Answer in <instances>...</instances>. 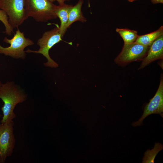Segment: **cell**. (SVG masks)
<instances>
[{
    "mask_svg": "<svg viewBox=\"0 0 163 163\" xmlns=\"http://www.w3.org/2000/svg\"><path fill=\"white\" fill-rule=\"evenodd\" d=\"M27 95L23 89L13 82H7L0 87V98L4 102L2 107L3 116L1 123L13 120L16 117L14 112L16 106L25 101Z\"/></svg>",
    "mask_w": 163,
    "mask_h": 163,
    "instance_id": "cell-1",
    "label": "cell"
},
{
    "mask_svg": "<svg viewBox=\"0 0 163 163\" xmlns=\"http://www.w3.org/2000/svg\"><path fill=\"white\" fill-rule=\"evenodd\" d=\"M57 5L49 0H26L25 8L28 18L37 22H46L57 18L55 11Z\"/></svg>",
    "mask_w": 163,
    "mask_h": 163,
    "instance_id": "cell-2",
    "label": "cell"
},
{
    "mask_svg": "<svg viewBox=\"0 0 163 163\" xmlns=\"http://www.w3.org/2000/svg\"><path fill=\"white\" fill-rule=\"evenodd\" d=\"M62 37L59 31V27L56 25L53 29L45 32L42 37L38 39L37 44L40 47L38 50H32L28 49L25 52L41 54L47 60L46 62L44 63L45 66L52 68L57 67L58 65L51 58L49 51L54 45L62 40Z\"/></svg>",
    "mask_w": 163,
    "mask_h": 163,
    "instance_id": "cell-3",
    "label": "cell"
},
{
    "mask_svg": "<svg viewBox=\"0 0 163 163\" xmlns=\"http://www.w3.org/2000/svg\"><path fill=\"white\" fill-rule=\"evenodd\" d=\"M3 41L10 45L6 47L0 45V54L16 59H24L26 57L24 49L34 44L32 40L25 37L24 32H21L18 27L17 28L15 34L11 39L5 37Z\"/></svg>",
    "mask_w": 163,
    "mask_h": 163,
    "instance_id": "cell-4",
    "label": "cell"
},
{
    "mask_svg": "<svg viewBox=\"0 0 163 163\" xmlns=\"http://www.w3.org/2000/svg\"><path fill=\"white\" fill-rule=\"evenodd\" d=\"M26 0H0V9L7 14L10 24L17 28L28 18L25 8Z\"/></svg>",
    "mask_w": 163,
    "mask_h": 163,
    "instance_id": "cell-5",
    "label": "cell"
},
{
    "mask_svg": "<svg viewBox=\"0 0 163 163\" xmlns=\"http://www.w3.org/2000/svg\"><path fill=\"white\" fill-rule=\"evenodd\" d=\"M149 46L136 42L124 43L122 49L115 58V62L123 66L133 62L142 60L147 53Z\"/></svg>",
    "mask_w": 163,
    "mask_h": 163,
    "instance_id": "cell-6",
    "label": "cell"
},
{
    "mask_svg": "<svg viewBox=\"0 0 163 163\" xmlns=\"http://www.w3.org/2000/svg\"><path fill=\"white\" fill-rule=\"evenodd\" d=\"M14 125L13 120L0 123V163H4L13 152L15 144Z\"/></svg>",
    "mask_w": 163,
    "mask_h": 163,
    "instance_id": "cell-7",
    "label": "cell"
},
{
    "mask_svg": "<svg viewBox=\"0 0 163 163\" xmlns=\"http://www.w3.org/2000/svg\"><path fill=\"white\" fill-rule=\"evenodd\" d=\"M161 75L158 88L155 95L145 105L141 118L132 123L133 126L136 127L142 125L143 120L151 114H158L163 117V79L162 75Z\"/></svg>",
    "mask_w": 163,
    "mask_h": 163,
    "instance_id": "cell-8",
    "label": "cell"
},
{
    "mask_svg": "<svg viewBox=\"0 0 163 163\" xmlns=\"http://www.w3.org/2000/svg\"><path fill=\"white\" fill-rule=\"evenodd\" d=\"M163 58V35L157 38L149 46L146 56L142 60L138 69L143 68L151 62Z\"/></svg>",
    "mask_w": 163,
    "mask_h": 163,
    "instance_id": "cell-9",
    "label": "cell"
},
{
    "mask_svg": "<svg viewBox=\"0 0 163 163\" xmlns=\"http://www.w3.org/2000/svg\"><path fill=\"white\" fill-rule=\"evenodd\" d=\"M72 6V5L64 3L57 6L55 12L56 16L60 21L59 31L63 37L67 30L66 26L68 20L69 13Z\"/></svg>",
    "mask_w": 163,
    "mask_h": 163,
    "instance_id": "cell-10",
    "label": "cell"
},
{
    "mask_svg": "<svg viewBox=\"0 0 163 163\" xmlns=\"http://www.w3.org/2000/svg\"><path fill=\"white\" fill-rule=\"evenodd\" d=\"M83 0H79L77 4L72 6L69 13L68 20L66 26V29L73 22L79 21L84 22L87 21L82 11Z\"/></svg>",
    "mask_w": 163,
    "mask_h": 163,
    "instance_id": "cell-11",
    "label": "cell"
},
{
    "mask_svg": "<svg viewBox=\"0 0 163 163\" xmlns=\"http://www.w3.org/2000/svg\"><path fill=\"white\" fill-rule=\"evenodd\" d=\"M163 35V26L154 32L139 36L135 42L142 45L149 46L158 37Z\"/></svg>",
    "mask_w": 163,
    "mask_h": 163,
    "instance_id": "cell-12",
    "label": "cell"
},
{
    "mask_svg": "<svg viewBox=\"0 0 163 163\" xmlns=\"http://www.w3.org/2000/svg\"><path fill=\"white\" fill-rule=\"evenodd\" d=\"M116 31L119 34L125 43L135 42L139 36L137 31L134 30L117 28Z\"/></svg>",
    "mask_w": 163,
    "mask_h": 163,
    "instance_id": "cell-13",
    "label": "cell"
},
{
    "mask_svg": "<svg viewBox=\"0 0 163 163\" xmlns=\"http://www.w3.org/2000/svg\"><path fill=\"white\" fill-rule=\"evenodd\" d=\"M163 149V145L160 143H156L154 148L148 149L144 153L142 163H153L157 155Z\"/></svg>",
    "mask_w": 163,
    "mask_h": 163,
    "instance_id": "cell-14",
    "label": "cell"
},
{
    "mask_svg": "<svg viewBox=\"0 0 163 163\" xmlns=\"http://www.w3.org/2000/svg\"><path fill=\"white\" fill-rule=\"evenodd\" d=\"M0 21L2 22L5 27V33L10 36L14 33L13 28L10 24L8 16L5 12L0 9Z\"/></svg>",
    "mask_w": 163,
    "mask_h": 163,
    "instance_id": "cell-15",
    "label": "cell"
},
{
    "mask_svg": "<svg viewBox=\"0 0 163 163\" xmlns=\"http://www.w3.org/2000/svg\"><path fill=\"white\" fill-rule=\"evenodd\" d=\"M152 3L156 4L158 3H163V0H151Z\"/></svg>",
    "mask_w": 163,
    "mask_h": 163,
    "instance_id": "cell-16",
    "label": "cell"
},
{
    "mask_svg": "<svg viewBox=\"0 0 163 163\" xmlns=\"http://www.w3.org/2000/svg\"><path fill=\"white\" fill-rule=\"evenodd\" d=\"M50 1L53 2L54 1H56L59 4V5H61L63 4L64 3V2L68 0H49Z\"/></svg>",
    "mask_w": 163,
    "mask_h": 163,
    "instance_id": "cell-17",
    "label": "cell"
},
{
    "mask_svg": "<svg viewBox=\"0 0 163 163\" xmlns=\"http://www.w3.org/2000/svg\"><path fill=\"white\" fill-rule=\"evenodd\" d=\"M136 0H128V1L129 2H133L134 1H136Z\"/></svg>",
    "mask_w": 163,
    "mask_h": 163,
    "instance_id": "cell-18",
    "label": "cell"
},
{
    "mask_svg": "<svg viewBox=\"0 0 163 163\" xmlns=\"http://www.w3.org/2000/svg\"><path fill=\"white\" fill-rule=\"evenodd\" d=\"M2 84V83L0 81V87L1 86Z\"/></svg>",
    "mask_w": 163,
    "mask_h": 163,
    "instance_id": "cell-19",
    "label": "cell"
},
{
    "mask_svg": "<svg viewBox=\"0 0 163 163\" xmlns=\"http://www.w3.org/2000/svg\"><path fill=\"white\" fill-rule=\"evenodd\" d=\"M2 115L0 114V118L2 117Z\"/></svg>",
    "mask_w": 163,
    "mask_h": 163,
    "instance_id": "cell-20",
    "label": "cell"
}]
</instances>
